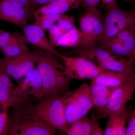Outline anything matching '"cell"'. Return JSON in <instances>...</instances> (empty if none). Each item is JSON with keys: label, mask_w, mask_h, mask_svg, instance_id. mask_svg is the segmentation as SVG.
<instances>
[{"label": "cell", "mask_w": 135, "mask_h": 135, "mask_svg": "<svg viewBox=\"0 0 135 135\" xmlns=\"http://www.w3.org/2000/svg\"><path fill=\"white\" fill-rule=\"evenodd\" d=\"M91 122V131L90 135H103L104 131L101 128L97 118L94 116L90 118Z\"/></svg>", "instance_id": "29"}, {"label": "cell", "mask_w": 135, "mask_h": 135, "mask_svg": "<svg viewBox=\"0 0 135 135\" xmlns=\"http://www.w3.org/2000/svg\"><path fill=\"white\" fill-rule=\"evenodd\" d=\"M133 60H134V64H135V49L134 53V59H133Z\"/></svg>", "instance_id": "35"}, {"label": "cell", "mask_w": 135, "mask_h": 135, "mask_svg": "<svg viewBox=\"0 0 135 135\" xmlns=\"http://www.w3.org/2000/svg\"><path fill=\"white\" fill-rule=\"evenodd\" d=\"M89 86L86 83L81 85L73 91L66 95L65 110L69 126L88 115L94 108Z\"/></svg>", "instance_id": "7"}, {"label": "cell", "mask_w": 135, "mask_h": 135, "mask_svg": "<svg viewBox=\"0 0 135 135\" xmlns=\"http://www.w3.org/2000/svg\"><path fill=\"white\" fill-rule=\"evenodd\" d=\"M123 1H126L130 2L133 1H135V0H123Z\"/></svg>", "instance_id": "36"}, {"label": "cell", "mask_w": 135, "mask_h": 135, "mask_svg": "<svg viewBox=\"0 0 135 135\" xmlns=\"http://www.w3.org/2000/svg\"><path fill=\"white\" fill-rule=\"evenodd\" d=\"M102 47L115 55L133 60L135 49V22L120 32Z\"/></svg>", "instance_id": "12"}, {"label": "cell", "mask_w": 135, "mask_h": 135, "mask_svg": "<svg viewBox=\"0 0 135 135\" xmlns=\"http://www.w3.org/2000/svg\"><path fill=\"white\" fill-rule=\"evenodd\" d=\"M67 53L84 57L105 70L135 73L133 60L115 55L100 46L88 49L76 48Z\"/></svg>", "instance_id": "2"}, {"label": "cell", "mask_w": 135, "mask_h": 135, "mask_svg": "<svg viewBox=\"0 0 135 135\" xmlns=\"http://www.w3.org/2000/svg\"><path fill=\"white\" fill-rule=\"evenodd\" d=\"M105 15L103 22L104 32L100 41L103 47L120 32L135 22V9L121 8L115 2L105 7Z\"/></svg>", "instance_id": "5"}, {"label": "cell", "mask_w": 135, "mask_h": 135, "mask_svg": "<svg viewBox=\"0 0 135 135\" xmlns=\"http://www.w3.org/2000/svg\"><path fill=\"white\" fill-rule=\"evenodd\" d=\"M22 91L29 96L40 100L43 91L41 76L35 67L18 83Z\"/></svg>", "instance_id": "16"}, {"label": "cell", "mask_w": 135, "mask_h": 135, "mask_svg": "<svg viewBox=\"0 0 135 135\" xmlns=\"http://www.w3.org/2000/svg\"><path fill=\"white\" fill-rule=\"evenodd\" d=\"M36 56L34 51L22 55L0 58V67L17 83L35 68Z\"/></svg>", "instance_id": "10"}, {"label": "cell", "mask_w": 135, "mask_h": 135, "mask_svg": "<svg viewBox=\"0 0 135 135\" xmlns=\"http://www.w3.org/2000/svg\"><path fill=\"white\" fill-rule=\"evenodd\" d=\"M101 1L104 7L116 2V0H101Z\"/></svg>", "instance_id": "34"}, {"label": "cell", "mask_w": 135, "mask_h": 135, "mask_svg": "<svg viewBox=\"0 0 135 135\" xmlns=\"http://www.w3.org/2000/svg\"><path fill=\"white\" fill-rule=\"evenodd\" d=\"M82 39V33L76 27L64 34L57 42L55 47L76 48L80 45Z\"/></svg>", "instance_id": "20"}, {"label": "cell", "mask_w": 135, "mask_h": 135, "mask_svg": "<svg viewBox=\"0 0 135 135\" xmlns=\"http://www.w3.org/2000/svg\"><path fill=\"white\" fill-rule=\"evenodd\" d=\"M48 30L49 31L50 41L55 47L57 42L65 33L56 24L53 25Z\"/></svg>", "instance_id": "24"}, {"label": "cell", "mask_w": 135, "mask_h": 135, "mask_svg": "<svg viewBox=\"0 0 135 135\" xmlns=\"http://www.w3.org/2000/svg\"><path fill=\"white\" fill-rule=\"evenodd\" d=\"M91 98L94 107L97 109L100 113L106 106L109 97H93Z\"/></svg>", "instance_id": "27"}, {"label": "cell", "mask_w": 135, "mask_h": 135, "mask_svg": "<svg viewBox=\"0 0 135 135\" xmlns=\"http://www.w3.org/2000/svg\"><path fill=\"white\" fill-rule=\"evenodd\" d=\"M89 89L91 97H109L113 89L91 82L90 86H89Z\"/></svg>", "instance_id": "22"}, {"label": "cell", "mask_w": 135, "mask_h": 135, "mask_svg": "<svg viewBox=\"0 0 135 135\" xmlns=\"http://www.w3.org/2000/svg\"><path fill=\"white\" fill-rule=\"evenodd\" d=\"M101 0H82V5L86 12L97 10Z\"/></svg>", "instance_id": "31"}, {"label": "cell", "mask_w": 135, "mask_h": 135, "mask_svg": "<svg viewBox=\"0 0 135 135\" xmlns=\"http://www.w3.org/2000/svg\"><path fill=\"white\" fill-rule=\"evenodd\" d=\"M8 110L2 108L0 112V135H7L9 120Z\"/></svg>", "instance_id": "26"}, {"label": "cell", "mask_w": 135, "mask_h": 135, "mask_svg": "<svg viewBox=\"0 0 135 135\" xmlns=\"http://www.w3.org/2000/svg\"><path fill=\"white\" fill-rule=\"evenodd\" d=\"M66 94L62 96L50 97L39 100L37 103L28 106L25 112L41 120L56 130L66 134L69 126L65 113Z\"/></svg>", "instance_id": "1"}, {"label": "cell", "mask_w": 135, "mask_h": 135, "mask_svg": "<svg viewBox=\"0 0 135 135\" xmlns=\"http://www.w3.org/2000/svg\"><path fill=\"white\" fill-rule=\"evenodd\" d=\"M18 32H11L0 29V50L16 38Z\"/></svg>", "instance_id": "25"}, {"label": "cell", "mask_w": 135, "mask_h": 135, "mask_svg": "<svg viewBox=\"0 0 135 135\" xmlns=\"http://www.w3.org/2000/svg\"><path fill=\"white\" fill-rule=\"evenodd\" d=\"M91 131L90 118L87 115L83 117V121L78 135H90Z\"/></svg>", "instance_id": "28"}, {"label": "cell", "mask_w": 135, "mask_h": 135, "mask_svg": "<svg viewBox=\"0 0 135 135\" xmlns=\"http://www.w3.org/2000/svg\"><path fill=\"white\" fill-rule=\"evenodd\" d=\"M79 23L82 39L77 48L88 49L97 46L104 32L103 22L100 11L97 9L82 14L79 18Z\"/></svg>", "instance_id": "8"}, {"label": "cell", "mask_w": 135, "mask_h": 135, "mask_svg": "<svg viewBox=\"0 0 135 135\" xmlns=\"http://www.w3.org/2000/svg\"><path fill=\"white\" fill-rule=\"evenodd\" d=\"M57 25L65 33L76 27L74 17L63 14L57 23Z\"/></svg>", "instance_id": "23"}, {"label": "cell", "mask_w": 135, "mask_h": 135, "mask_svg": "<svg viewBox=\"0 0 135 135\" xmlns=\"http://www.w3.org/2000/svg\"><path fill=\"white\" fill-rule=\"evenodd\" d=\"M62 14L54 12L46 5H43L33 12L35 23L45 30H48L51 26L56 24Z\"/></svg>", "instance_id": "18"}, {"label": "cell", "mask_w": 135, "mask_h": 135, "mask_svg": "<svg viewBox=\"0 0 135 135\" xmlns=\"http://www.w3.org/2000/svg\"><path fill=\"white\" fill-rule=\"evenodd\" d=\"M58 58L64 62L66 72L73 79L92 80L105 70L82 57L71 56L60 53Z\"/></svg>", "instance_id": "9"}, {"label": "cell", "mask_w": 135, "mask_h": 135, "mask_svg": "<svg viewBox=\"0 0 135 135\" xmlns=\"http://www.w3.org/2000/svg\"><path fill=\"white\" fill-rule=\"evenodd\" d=\"M53 0H30V7L33 12L38 7L41 5H46Z\"/></svg>", "instance_id": "32"}, {"label": "cell", "mask_w": 135, "mask_h": 135, "mask_svg": "<svg viewBox=\"0 0 135 135\" xmlns=\"http://www.w3.org/2000/svg\"><path fill=\"white\" fill-rule=\"evenodd\" d=\"M56 129L25 110H15L9 116L7 135H53Z\"/></svg>", "instance_id": "4"}, {"label": "cell", "mask_w": 135, "mask_h": 135, "mask_svg": "<svg viewBox=\"0 0 135 135\" xmlns=\"http://www.w3.org/2000/svg\"><path fill=\"white\" fill-rule=\"evenodd\" d=\"M134 74L135 73L105 70L91 80V82L114 89L120 86Z\"/></svg>", "instance_id": "17"}, {"label": "cell", "mask_w": 135, "mask_h": 135, "mask_svg": "<svg viewBox=\"0 0 135 135\" xmlns=\"http://www.w3.org/2000/svg\"><path fill=\"white\" fill-rule=\"evenodd\" d=\"M8 1L16 6L25 8L31 11V7H30V0H8Z\"/></svg>", "instance_id": "33"}, {"label": "cell", "mask_w": 135, "mask_h": 135, "mask_svg": "<svg viewBox=\"0 0 135 135\" xmlns=\"http://www.w3.org/2000/svg\"><path fill=\"white\" fill-rule=\"evenodd\" d=\"M35 98L15 86L11 78L0 67V107L12 108L15 110H25L33 104Z\"/></svg>", "instance_id": "6"}, {"label": "cell", "mask_w": 135, "mask_h": 135, "mask_svg": "<svg viewBox=\"0 0 135 135\" xmlns=\"http://www.w3.org/2000/svg\"><path fill=\"white\" fill-rule=\"evenodd\" d=\"M126 135H135V106L128 120Z\"/></svg>", "instance_id": "30"}, {"label": "cell", "mask_w": 135, "mask_h": 135, "mask_svg": "<svg viewBox=\"0 0 135 135\" xmlns=\"http://www.w3.org/2000/svg\"><path fill=\"white\" fill-rule=\"evenodd\" d=\"M36 56V68L41 76L43 91L40 99L47 97H58L57 86V75L60 70L65 68L58 57L42 50L34 51Z\"/></svg>", "instance_id": "3"}, {"label": "cell", "mask_w": 135, "mask_h": 135, "mask_svg": "<svg viewBox=\"0 0 135 135\" xmlns=\"http://www.w3.org/2000/svg\"><path fill=\"white\" fill-rule=\"evenodd\" d=\"M133 109L132 106L126 105L121 110L109 114L104 135H126V124Z\"/></svg>", "instance_id": "15"}, {"label": "cell", "mask_w": 135, "mask_h": 135, "mask_svg": "<svg viewBox=\"0 0 135 135\" xmlns=\"http://www.w3.org/2000/svg\"><path fill=\"white\" fill-rule=\"evenodd\" d=\"M46 5L51 10L59 14H65L70 10L78 8L73 3L65 0H53Z\"/></svg>", "instance_id": "21"}, {"label": "cell", "mask_w": 135, "mask_h": 135, "mask_svg": "<svg viewBox=\"0 0 135 135\" xmlns=\"http://www.w3.org/2000/svg\"><path fill=\"white\" fill-rule=\"evenodd\" d=\"M32 17L33 12L30 10L16 6L8 0L0 1L1 20L23 29Z\"/></svg>", "instance_id": "13"}, {"label": "cell", "mask_w": 135, "mask_h": 135, "mask_svg": "<svg viewBox=\"0 0 135 135\" xmlns=\"http://www.w3.org/2000/svg\"><path fill=\"white\" fill-rule=\"evenodd\" d=\"M23 29L27 42L49 52L58 58L60 53L56 50L55 47L51 43L46 35L45 29L35 23L32 24L26 25Z\"/></svg>", "instance_id": "14"}, {"label": "cell", "mask_w": 135, "mask_h": 135, "mask_svg": "<svg viewBox=\"0 0 135 135\" xmlns=\"http://www.w3.org/2000/svg\"><path fill=\"white\" fill-rule=\"evenodd\" d=\"M135 91V74L120 86L113 89L106 106L99 113V116L106 118L110 114L122 110L128 102L133 99Z\"/></svg>", "instance_id": "11"}, {"label": "cell", "mask_w": 135, "mask_h": 135, "mask_svg": "<svg viewBox=\"0 0 135 135\" xmlns=\"http://www.w3.org/2000/svg\"><path fill=\"white\" fill-rule=\"evenodd\" d=\"M0 51L5 56L14 57L26 54L30 51L24 35L18 32L16 38L2 49Z\"/></svg>", "instance_id": "19"}]
</instances>
